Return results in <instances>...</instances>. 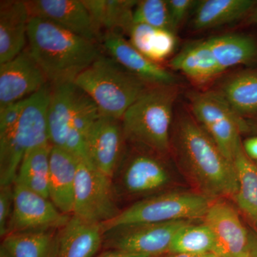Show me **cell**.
<instances>
[{
  "instance_id": "6da1fadb",
  "label": "cell",
  "mask_w": 257,
  "mask_h": 257,
  "mask_svg": "<svg viewBox=\"0 0 257 257\" xmlns=\"http://www.w3.org/2000/svg\"><path fill=\"white\" fill-rule=\"evenodd\" d=\"M172 150L203 195L209 199L234 197L238 179L234 164L223 155L194 116L183 113L173 123Z\"/></svg>"
},
{
  "instance_id": "7a4b0ae2",
  "label": "cell",
  "mask_w": 257,
  "mask_h": 257,
  "mask_svg": "<svg viewBox=\"0 0 257 257\" xmlns=\"http://www.w3.org/2000/svg\"><path fill=\"white\" fill-rule=\"evenodd\" d=\"M28 37L29 50L51 85L74 82L102 55L97 42L43 19L30 18Z\"/></svg>"
},
{
  "instance_id": "3957f363",
  "label": "cell",
  "mask_w": 257,
  "mask_h": 257,
  "mask_svg": "<svg viewBox=\"0 0 257 257\" xmlns=\"http://www.w3.org/2000/svg\"><path fill=\"white\" fill-rule=\"evenodd\" d=\"M177 85L152 86L126 111L121 126L126 143L165 156L171 151Z\"/></svg>"
},
{
  "instance_id": "277c9868",
  "label": "cell",
  "mask_w": 257,
  "mask_h": 257,
  "mask_svg": "<svg viewBox=\"0 0 257 257\" xmlns=\"http://www.w3.org/2000/svg\"><path fill=\"white\" fill-rule=\"evenodd\" d=\"M74 83L94 101L101 114L120 120L152 87L104 55L79 74Z\"/></svg>"
},
{
  "instance_id": "5b68a950",
  "label": "cell",
  "mask_w": 257,
  "mask_h": 257,
  "mask_svg": "<svg viewBox=\"0 0 257 257\" xmlns=\"http://www.w3.org/2000/svg\"><path fill=\"white\" fill-rule=\"evenodd\" d=\"M50 83L29 96L21 117L9 133L0 137V186L14 184L28 150L50 144L47 125Z\"/></svg>"
},
{
  "instance_id": "8992f818",
  "label": "cell",
  "mask_w": 257,
  "mask_h": 257,
  "mask_svg": "<svg viewBox=\"0 0 257 257\" xmlns=\"http://www.w3.org/2000/svg\"><path fill=\"white\" fill-rule=\"evenodd\" d=\"M211 199L202 194L172 192L155 194L135 202L114 219L101 224L103 232L116 226L191 220L204 218Z\"/></svg>"
},
{
  "instance_id": "52a82bcc",
  "label": "cell",
  "mask_w": 257,
  "mask_h": 257,
  "mask_svg": "<svg viewBox=\"0 0 257 257\" xmlns=\"http://www.w3.org/2000/svg\"><path fill=\"white\" fill-rule=\"evenodd\" d=\"M189 99L194 117L233 163L241 143L240 133L246 128L242 118L216 92H193Z\"/></svg>"
},
{
  "instance_id": "ba28073f",
  "label": "cell",
  "mask_w": 257,
  "mask_h": 257,
  "mask_svg": "<svg viewBox=\"0 0 257 257\" xmlns=\"http://www.w3.org/2000/svg\"><path fill=\"white\" fill-rule=\"evenodd\" d=\"M112 179L81 160L77 170L72 215L102 224L119 214Z\"/></svg>"
},
{
  "instance_id": "9c48e42d",
  "label": "cell",
  "mask_w": 257,
  "mask_h": 257,
  "mask_svg": "<svg viewBox=\"0 0 257 257\" xmlns=\"http://www.w3.org/2000/svg\"><path fill=\"white\" fill-rule=\"evenodd\" d=\"M191 222L178 220L116 226L104 231V243L110 249L157 256L169 253L179 230Z\"/></svg>"
},
{
  "instance_id": "30bf717a",
  "label": "cell",
  "mask_w": 257,
  "mask_h": 257,
  "mask_svg": "<svg viewBox=\"0 0 257 257\" xmlns=\"http://www.w3.org/2000/svg\"><path fill=\"white\" fill-rule=\"evenodd\" d=\"M162 157L135 147L130 155L126 152L115 175H118V182L113 183L116 194L121 191L128 195H146L167 187L171 176Z\"/></svg>"
},
{
  "instance_id": "8fae6325",
  "label": "cell",
  "mask_w": 257,
  "mask_h": 257,
  "mask_svg": "<svg viewBox=\"0 0 257 257\" xmlns=\"http://www.w3.org/2000/svg\"><path fill=\"white\" fill-rule=\"evenodd\" d=\"M69 215L61 212L49 198L14 184V204L8 234L38 230L60 229Z\"/></svg>"
},
{
  "instance_id": "7c38bea8",
  "label": "cell",
  "mask_w": 257,
  "mask_h": 257,
  "mask_svg": "<svg viewBox=\"0 0 257 257\" xmlns=\"http://www.w3.org/2000/svg\"><path fill=\"white\" fill-rule=\"evenodd\" d=\"M126 143L121 120L101 114L87 134L86 162L113 180L126 153Z\"/></svg>"
},
{
  "instance_id": "4fadbf2b",
  "label": "cell",
  "mask_w": 257,
  "mask_h": 257,
  "mask_svg": "<svg viewBox=\"0 0 257 257\" xmlns=\"http://www.w3.org/2000/svg\"><path fill=\"white\" fill-rule=\"evenodd\" d=\"M214 239L213 253L219 257H249V232L231 204L211 201L204 216Z\"/></svg>"
},
{
  "instance_id": "5bb4252c",
  "label": "cell",
  "mask_w": 257,
  "mask_h": 257,
  "mask_svg": "<svg viewBox=\"0 0 257 257\" xmlns=\"http://www.w3.org/2000/svg\"><path fill=\"white\" fill-rule=\"evenodd\" d=\"M48 83L27 46L13 60L0 64V108L28 98Z\"/></svg>"
},
{
  "instance_id": "9a60e30c",
  "label": "cell",
  "mask_w": 257,
  "mask_h": 257,
  "mask_svg": "<svg viewBox=\"0 0 257 257\" xmlns=\"http://www.w3.org/2000/svg\"><path fill=\"white\" fill-rule=\"evenodd\" d=\"M98 44L109 57L150 85H177L175 74L142 55L123 35L106 32L99 37Z\"/></svg>"
},
{
  "instance_id": "2e32d148",
  "label": "cell",
  "mask_w": 257,
  "mask_h": 257,
  "mask_svg": "<svg viewBox=\"0 0 257 257\" xmlns=\"http://www.w3.org/2000/svg\"><path fill=\"white\" fill-rule=\"evenodd\" d=\"M25 3L30 18L43 19L98 43L90 15L82 0H32Z\"/></svg>"
},
{
  "instance_id": "e0dca14e",
  "label": "cell",
  "mask_w": 257,
  "mask_h": 257,
  "mask_svg": "<svg viewBox=\"0 0 257 257\" xmlns=\"http://www.w3.org/2000/svg\"><path fill=\"white\" fill-rule=\"evenodd\" d=\"M51 86L47 109L49 138L52 146L63 148L72 119L85 92L74 82Z\"/></svg>"
},
{
  "instance_id": "ac0fdd59",
  "label": "cell",
  "mask_w": 257,
  "mask_h": 257,
  "mask_svg": "<svg viewBox=\"0 0 257 257\" xmlns=\"http://www.w3.org/2000/svg\"><path fill=\"white\" fill-rule=\"evenodd\" d=\"M80 159L52 146L50 157L49 199L64 214L72 215L76 179Z\"/></svg>"
},
{
  "instance_id": "d6986e66",
  "label": "cell",
  "mask_w": 257,
  "mask_h": 257,
  "mask_svg": "<svg viewBox=\"0 0 257 257\" xmlns=\"http://www.w3.org/2000/svg\"><path fill=\"white\" fill-rule=\"evenodd\" d=\"M30 20L25 1H1L0 64L13 60L25 50L28 42Z\"/></svg>"
},
{
  "instance_id": "ffe728a7",
  "label": "cell",
  "mask_w": 257,
  "mask_h": 257,
  "mask_svg": "<svg viewBox=\"0 0 257 257\" xmlns=\"http://www.w3.org/2000/svg\"><path fill=\"white\" fill-rule=\"evenodd\" d=\"M103 242L101 224L72 215L59 230L58 257H93Z\"/></svg>"
},
{
  "instance_id": "44dd1931",
  "label": "cell",
  "mask_w": 257,
  "mask_h": 257,
  "mask_svg": "<svg viewBox=\"0 0 257 257\" xmlns=\"http://www.w3.org/2000/svg\"><path fill=\"white\" fill-rule=\"evenodd\" d=\"M90 15L94 31L99 37L106 32L127 35L134 25V0H82Z\"/></svg>"
},
{
  "instance_id": "7402d4cb",
  "label": "cell",
  "mask_w": 257,
  "mask_h": 257,
  "mask_svg": "<svg viewBox=\"0 0 257 257\" xmlns=\"http://www.w3.org/2000/svg\"><path fill=\"white\" fill-rule=\"evenodd\" d=\"M169 65L198 84L215 79L223 72L207 40L191 42L175 56Z\"/></svg>"
},
{
  "instance_id": "603a6c76",
  "label": "cell",
  "mask_w": 257,
  "mask_h": 257,
  "mask_svg": "<svg viewBox=\"0 0 257 257\" xmlns=\"http://www.w3.org/2000/svg\"><path fill=\"white\" fill-rule=\"evenodd\" d=\"M253 0H202L198 1L193 28L205 30L232 23L253 11Z\"/></svg>"
},
{
  "instance_id": "cb8c5ba5",
  "label": "cell",
  "mask_w": 257,
  "mask_h": 257,
  "mask_svg": "<svg viewBox=\"0 0 257 257\" xmlns=\"http://www.w3.org/2000/svg\"><path fill=\"white\" fill-rule=\"evenodd\" d=\"M216 92L239 117L257 114V72L242 71L232 74Z\"/></svg>"
},
{
  "instance_id": "d4e9b609",
  "label": "cell",
  "mask_w": 257,
  "mask_h": 257,
  "mask_svg": "<svg viewBox=\"0 0 257 257\" xmlns=\"http://www.w3.org/2000/svg\"><path fill=\"white\" fill-rule=\"evenodd\" d=\"M207 41L223 72L235 66L257 62V44L252 37L229 34L211 37Z\"/></svg>"
},
{
  "instance_id": "484cf974",
  "label": "cell",
  "mask_w": 257,
  "mask_h": 257,
  "mask_svg": "<svg viewBox=\"0 0 257 257\" xmlns=\"http://www.w3.org/2000/svg\"><path fill=\"white\" fill-rule=\"evenodd\" d=\"M59 230L12 233L3 238L2 244L13 257H58Z\"/></svg>"
},
{
  "instance_id": "4316f807",
  "label": "cell",
  "mask_w": 257,
  "mask_h": 257,
  "mask_svg": "<svg viewBox=\"0 0 257 257\" xmlns=\"http://www.w3.org/2000/svg\"><path fill=\"white\" fill-rule=\"evenodd\" d=\"M51 144L28 150L23 157L14 184H20L49 198Z\"/></svg>"
},
{
  "instance_id": "83f0119b",
  "label": "cell",
  "mask_w": 257,
  "mask_h": 257,
  "mask_svg": "<svg viewBox=\"0 0 257 257\" xmlns=\"http://www.w3.org/2000/svg\"><path fill=\"white\" fill-rule=\"evenodd\" d=\"M128 36L130 44L137 50L158 64L168 58L177 45V37L173 32L144 24H134Z\"/></svg>"
},
{
  "instance_id": "f1b7e54d",
  "label": "cell",
  "mask_w": 257,
  "mask_h": 257,
  "mask_svg": "<svg viewBox=\"0 0 257 257\" xmlns=\"http://www.w3.org/2000/svg\"><path fill=\"white\" fill-rule=\"evenodd\" d=\"M238 179L235 202L257 228V167L243 150L241 143L233 159Z\"/></svg>"
},
{
  "instance_id": "f546056e",
  "label": "cell",
  "mask_w": 257,
  "mask_h": 257,
  "mask_svg": "<svg viewBox=\"0 0 257 257\" xmlns=\"http://www.w3.org/2000/svg\"><path fill=\"white\" fill-rule=\"evenodd\" d=\"M214 248V236L209 226L204 222L197 225L191 222L179 230L172 241L169 253L203 254L213 253Z\"/></svg>"
},
{
  "instance_id": "4dcf8cb0",
  "label": "cell",
  "mask_w": 257,
  "mask_h": 257,
  "mask_svg": "<svg viewBox=\"0 0 257 257\" xmlns=\"http://www.w3.org/2000/svg\"><path fill=\"white\" fill-rule=\"evenodd\" d=\"M134 24H144L152 28L176 34L167 0L138 1L133 13Z\"/></svg>"
},
{
  "instance_id": "1f68e13d",
  "label": "cell",
  "mask_w": 257,
  "mask_h": 257,
  "mask_svg": "<svg viewBox=\"0 0 257 257\" xmlns=\"http://www.w3.org/2000/svg\"><path fill=\"white\" fill-rule=\"evenodd\" d=\"M28 98L0 108V137L9 133L23 114Z\"/></svg>"
},
{
  "instance_id": "d6a6232c",
  "label": "cell",
  "mask_w": 257,
  "mask_h": 257,
  "mask_svg": "<svg viewBox=\"0 0 257 257\" xmlns=\"http://www.w3.org/2000/svg\"><path fill=\"white\" fill-rule=\"evenodd\" d=\"M14 204V184L0 187V236L8 234V225Z\"/></svg>"
},
{
  "instance_id": "836d02e7",
  "label": "cell",
  "mask_w": 257,
  "mask_h": 257,
  "mask_svg": "<svg viewBox=\"0 0 257 257\" xmlns=\"http://www.w3.org/2000/svg\"><path fill=\"white\" fill-rule=\"evenodd\" d=\"M171 19L175 31L181 26L198 2L194 0H167Z\"/></svg>"
},
{
  "instance_id": "e575fe53",
  "label": "cell",
  "mask_w": 257,
  "mask_h": 257,
  "mask_svg": "<svg viewBox=\"0 0 257 257\" xmlns=\"http://www.w3.org/2000/svg\"><path fill=\"white\" fill-rule=\"evenodd\" d=\"M243 147L250 159L257 160V137L247 139L243 144Z\"/></svg>"
},
{
  "instance_id": "d590c367",
  "label": "cell",
  "mask_w": 257,
  "mask_h": 257,
  "mask_svg": "<svg viewBox=\"0 0 257 257\" xmlns=\"http://www.w3.org/2000/svg\"><path fill=\"white\" fill-rule=\"evenodd\" d=\"M99 257H148L145 255L137 254L125 252V251H119V250L110 249L101 254Z\"/></svg>"
},
{
  "instance_id": "8d00e7d4",
  "label": "cell",
  "mask_w": 257,
  "mask_h": 257,
  "mask_svg": "<svg viewBox=\"0 0 257 257\" xmlns=\"http://www.w3.org/2000/svg\"><path fill=\"white\" fill-rule=\"evenodd\" d=\"M249 257H257V234L249 232Z\"/></svg>"
},
{
  "instance_id": "74e56055",
  "label": "cell",
  "mask_w": 257,
  "mask_h": 257,
  "mask_svg": "<svg viewBox=\"0 0 257 257\" xmlns=\"http://www.w3.org/2000/svg\"><path fill=\"white\" fill-rule=\"evenodd\" d=\"M170 257H219L214 253H203V254H187V253H177L172 254Z\"/></svg>"
},
{
  "instance_id": "f35d334b",
  "label": "cell",
  "mask_w": 257,
  "mask_h": 257,
  "mask_svg": "<svg viewBox=\"0 0 257 257\" xmlns=\"http://www.w3.org/2000/svg\"><path fill=\"white\" fill-rule=\"evenodd\" d=\"M0 257H13L11 253L8 251V248L1 244V247H0Z\"/></svg>"
},
{
  "instance_id": "ab89813d",
  "label": "cell",
  "mask_w": 257,
  "mask_h": 257,
  "mask_svg": "<svg viewBox=\"0 0 257 257\" xmlns=\"http://www.w3.org/2000/svg\"><path fill=\"white\" fill-rule=\"evenodd\" d=\"M251 13H252V20L257 25V3Z\"/></svg>"
},
{
  "instance_id": "60d3db41",
  "label": "cell",
  "mask_w": 257,
  "mask_h": 257,
  "mask_svg": "<svg viewBox=\"0 0 257 257\" xmlns=\"http://www.w3.org/2000/svg\"><path fill=\"white\" fill-rule=\"evenodd\" d=\"M148 257H157V256H148Z\"/></svg>"
},
{
  "instance_id": "b9f144b4",
  "label": "cell",
  "mask_w": 257,
  "mask_h": 257,
  "mask_svg": "<svg viewBox=\"0 0 257 257\" xmlns=\"http://www.w3.org/2000/svg\"><path fill=\"white\" fill-rule=\"evenodd\" d=\"M256 119H257V114H256Z\"/></svg>"
}]
</instances>
